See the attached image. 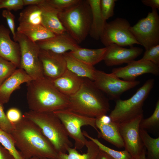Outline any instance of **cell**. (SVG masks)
Returning a JSON list of instances; mask_svg holds the SVG:
<instances>
[{
  "instance_id": "9",
  "label": "cell",
  "mask_w": 159,
  "mask_h": 159,
  "mask_svg": "<svg viewBox=\"0 0 159 159\" xmlns=\"http://www.w3.org/2000/svg\"><path fill=\"white\" fill-rule=\"evenodd\" d=\"M130 27L127 20L117 17L106 23L100 39L105 47L113 44L123 47L139 44L130 32Z\"/></svg>"
},
{
  "instance_id": "5",
  "label": "cell",
  "mask_w": 159,
  "mask_h": 159,
  "mask_svg": "<svg viewBox=\"0 0 159 159\" xmlns=\"http://www.w3.org/2000/svg\"><path fill=\"white\" fill-rule=\"evenodd\" d=\"M58 17L66 32L78 44L89 34L92 15L87 0H80L75 5L59 12Z\"/></svg>"
},
{
  "instance_id": "12",
  "label": "cell",
  "mask_w": 159,
  "mask_h": 159,
  "mask_svg": "<svg viewBox=\"0 0 159 159\" xmlns=\"http://www.w3.org/2000/svg\"><path fill=\"white\" fill-rule=\"evenodd\" d=\"M143 115L118 124L125 150L132 157L139 155L144 148L140 134V124Z\"/></svg>"
},
{
  "instance_id": "40",
  "label": "cell",
  "mask_w": 159,
  "mask_h": 159,
  "mask_svg": "<svg viewBox=\"0 0 159 159\" xmlns=\"http://www.w3.org/2000/svg\"><path fill=\"white\" fill-rule=\"evenodd\" d=\"M0 159H14L9 152L0 144Z\"/></svg>"
},
{
  "instance_id": "36",
  "label": "cell",
  "mask_w": 159,
  "mask_h": 159,
  "mask_svg": "<svg viewBox=\"0 0 159 159\" xmlns=\"http://www.w3.org/2000/svg\"><path fill=\"white\" fill-rule=\"evenodd\" d=\"M24 6L23 0H0V9L4 8L11 11H16Z\"/></svg>"
},
{
  "instance_id": "32",
  "label": "cell",
  "mask_w": 159,
  "mask_h": 159,
  "mask_svg": "<svg viewBox=\"0 0 159 159\" xmlns=\"http://www.w3.org/2000/svg\"><path fill=\"white\" fill-rule=\"evenodd\" d=\"M12 62L0 57V86L17 69Z\"/></svg>"
},
{
  "instance_id": "4",
  "label": "cell",
  "mask_w": 159,
  "mask_h": 159,
  "mask_svg": "<svg viewBox=\"0 0 159 159\" xmlns=\"http://www.w3.org/2000/svg\"><path fill=\"white\" fill-rule=\"evenodd\" d=\"M23 116L33 122L57 153H66L73 144L61 121L53 112H37L30 110Z\"/></svg>"
},
{
  "instance_id": "18",
  "label": "cell",
  "mask_w": 159,
  "mask_h": 159,
  "mask_svg": "<svg viewBox=\"0 0 159 159\" xmlns=\"http://www.w3.org/2000/svg\"><path fill=\"white\" fill-rule=\"evenodd\" d=\"M32 80L23 69H17L0 86V103L3 105L7 103L14 91L19 88L23 83H27Z\"/></svg>"
},
{
  "instance_id": "16",
  "label": "cell",
  "mask_w": 159,
  "mask_h": 159,
  "mask_svg": "<svg viewBox=\"0 0 159 159\" xmlns=\"http://www.w3.org/2000/svg\"><path fill=\"white\" fill-rule=\"evenodd\" d=\"M36 42L40 49L62 54L80 47L67 32Z\"/></svg>"
},
{
  "instance_id": "30",
  "label": "cell",
  "mask_w": 159,
  "mask_h": 159,
  "mask_svg": "<svg viewBox=\"0 0 159 159\" xmlns=\"http://www.w3.org/2000/svg\"><path fill=\"white\" fill-rule=\"evenodd\" d=\"M0 144L12 155L14 159H24L21 152L15 146L10 134L0 128Z\"/></svg>"
},
{
  "instance_id": "7",
  "label": "cell",
  "mask_w": 159,
  "mask_h": 159,
  "mask_svg": "<svg viewBox=\"0 0 159 159\" xmlns=\"http://www.w3.org/2000/svg\"><path fill=\"white\" fill-rule=\"evenodd\" d=\"M63 125L69 137L74 141V148L82 149L87 141L81 130L82 127L89 125L97 132L96 126V118L85 116L66 109L53 112Z\"/></svg>"
},
{
  "instance_id": "6",
  "label": "cell",
  "mask_w": 159,
  "mask_h": 159,
  "mask_svg": "<svg viewBox=\"0 0 159 159\" xmlns=\"http://www.w3.org/2000/svg\"><path fill=\"white\" fill-rule=\"evenodd\" d=\"M154 80H147L131 97L126 100H116L114 109L109 116L111 120L117 124L143 115L144 102L153 87Z\"/></svg>"
},
{
  "instance_id": "44",
  "label": "cell",
  "mask_w": 159,
  "mask_h": 159,
  "mask_svg": "<svg viewBox=\"0 0 159 159\" xmlns=\"http://www.w3.org/2000/svg\"><path fill=\"white\" fill-rule=\"evenodd\" d=\"M146 149L145 147L141 153L135 157H132L130 159H146Z\"/></svg>"
},
{
  "instance_id": "3",
  "label": "cell",
  "mask_w": 159,
  "mask_h": 159,
  "mask_svg": "<svg viewBox=\"0 0 159 159\" xmlns=\"http://www.w3.org/2000/svg\"><path fill=\"white\" fill-rule=\"evenodd\" d=\"M102 92L93 81L85 78L79 90L69 97V105L67 109L95 118L107 115L110 110V104Z\"/></svg>"
},
{
  "instance_id": "26",
  "label": "cell",
  "mask_w": 159,
  "mask_h": 159,
  "mask_svg": "<svg viewBox=\"0 0 159 159\" xmlns=\"http://www.w3.org/2000/svg\"><path fill=\"white\" fill-rule=\"evenodd\" d=\"M85 146L87 151L85 153L81 154L75 148H68L66 153H59L57 154V159H95L99 148L97 145L92 141H87Z\"/></svg>"
},
{
  "instance_id": "20",
  "label": "cell",
  "mask_w": 159,
  "mask_h": 159,
  "mask_svg": "<svg viewBox=\"0 0 159 159\" xmlns=\"http://www.w3.org/2000/svg\"><path fill=\"white\" fill-rule=\"evenodd\" d=\"M96 126L99 129L98 136L118 148L124 147V144L119 130L118 124L111 120L103 122L96 118Z\"/></svg>"
},
{
  "instance_id": "31",
  "label": "cell",
  "mask_w": 159,
  "mask_h": 159,
  "mask_svg": "<svg viewBox=\"0 0 159 159\" xmlns=\"http://www.w3.org/2000/svg\"><path fill=\"white\" fill-rule=\"evenodd\" d=\"M159 125V100L157 101L154 111L148 118L141 120L140 128L145 130L155 128Z\"/></svg>"
},
{
  "instance_id": "8",
  "label": "cell",
  "mask_w": 159,
  "mask_h": 159,
  "mask_svg": "<svg viewBox=\"0 0 159 159\" xmlns=\"http://www.w3.org/2000/svg\"><path fill=\"white\" fill-rule=\"evenodd\" d=\"M13 39L18 43L20 48V68L23 69L33 80L44 77L39 58L40 49L36 42L16 32Z\"/></svg>"
},
{
  "instance_id": "24",
  "label": "cell",
  "mask_w": 159,
  "mask_h": 159,
  "mask_svg": "<svg viewBox=\"0 0 159 159\" xmlns=\"http://www.w3.org/2000/svg\"><path fill=\"white\" fill-rule=\"evenodd\" d=\"M90 7L92 19L89 34L93 39L98 40L106 23L100 9V0H87Z\"/></svg>"
},
{
  "instance_id": "23",
  "label": "cell",
  "mask_w": 159,
  "mask_h": 159,
  "mask_svg": "<svg viewBox=\"0 0 159 159\" xmlns=\"http://www.w3.org/2000/svg\"><path fill=\"white\" fill-rule=\"evenodd\" d=\"M66 62L67 69L77 75L93 81L96 69L94 66L86 64L78 60L68 52L63 54Z\"/></svg>"
},
{
  "instance_id": "46",
  "label": "cell",
  "mask_w": 159,
  "mask_h": 159,
  "mask_svg": "<svg viewBox=\"0 0 159 159\" xmlns=\"http://www.w3.org/2000/svg\"></svg>"
},
{
  "instance_id": "21",
  "label": "cell",
  "mask_w": 159,
  "mask_h": 159,
  "mask_svg": "<svg viewBox=\"0 0 159 159\" xmlns=\"http://www.w3.org/2000/svg\"><path fill=\"white\" fill-rule=\"evenodd\" d=\"M39 6L42 11V25L55 35L66 32L59 18L58 10L47 3L46 0Z\"/></svg>"
},
{
  "instance_id": "28",
  "label": "cell",
  "mask_w": 159,
  "mask_h": 159,
  "mask_svg": "<svg viewBox=\"0 0 159 159\" xmlns=\"http://www.w3.org/2000/svg\"><path fill=\"white\" fill-rule=\"evenodd\" d=\"M18 21L19 23L42 25V11L39 5L28 6L20 13Z\"/></svg>"
},
{
  "instance_id": "25",
  "label": "cell",
  "mask_w": 159,
  "mask_h": 159,
  "mask_svg": "<svg viewBox=\"0 0 159 159\" xmlns=\"http://www.w3.org/2000/svg\"><path fill=\"white\" fill-rule=\"evenodd\" d=\"M16 32L24 35L35 42L47 39L55 35L42 25L24 23H19Z\"/></svg>"
},
{
  "instance_id": "33",
  "label": "cell",
  "mask_w": 159,
  "mask_h": 159,
  "mask_svg": "<svg viewBox=\"0 0 159 159\" xmlns=\"http://www.w3.org/2000/svg\"><path fill=\"white\" fill-rule=\"evenodd\" d=\"M80 1V0H46V2L60 12L75 5Z\"/></svg>"
},
{
  "instance_id": "19",
  "label": "cell",
  "mask_w": 159,
  "mask_h": 159,
  "mask_svg": "<svg viewBox=\"0 0 159 159\" xmlns=\"http://www.w3.org/2000/svg\"><path fill=\"white\" fill-rule=\"evenodd\" d=\"M84 79L77 76L67 69L58 77L49 80L59 91L69 97L75 94L79 90Z\"/></svg>"
},
{
  "instance_id": "13",
  "label": "cell",
  "mask_w": 159,
  "mask_h": 159,
  "mask_svg": "<svg viewBox=\"0 0 159 159\" xmlns=\"http://www.w3.org/2000/svg\"><path fill=\"white\" fill-rule=\"evenodd\" d=\"M124 67L115 68L111 73L116 77L128 81H133L137 77L146 73L155 75L159 74V66L152 62L141 59L133 60Z\"/></svg>"
},
{
  "instance_id": "10",
  "label": "cell",
  "mask_w": 159,
  "mask_h": 159,
  "mask_svg": "<svg viewBox=\"0 0 159 159\" xmlns=\"http://www.w3.org/2000/svg\"><path fill=\"white\" fill-rule=\"evenodd\" d=\"M130 31L145 50L159 44V16L157 9H152L146 17L131 26Z\"/></svg>"
},
{
  "instance_id": "11",
  "label": "cell",
  "mask_w": 159,
  "mask_h": 159,
  "mask_svg": "<svg viewBox=\"0 0 159 159\" xmlns=\"http://www.w3.org/2000/svg\"><path fill=\"white\" fill-rule=\"evenodd\" d=\"M95 86L112 99L116 100L125 92L139 84V81H128L121 80L111 73L96 69L93 81Z\"/></svg>"
},
{
  "instance_id": "37",
  "label": "cell",
  "mask_w": 159,
  "mask_h": 159,
  "mask_svg": "<svg viewBox=\"0 0 159 159\" xmlns=\"http://www.w3.org/2000/svg\"><path fill=\"white\" fill-rule=\"evenodd\" d=\"M0 128L9 133L10 134L14 128V124L7 119L5 114L3 105L0 103Z\"/></svg>"
},
{
  "instance_id": "43",
  "label": "cell",
  "mask_w": 159,
  "mask_h": 159,
  "mask_svg": "<svg viewBox=\"0 0 159 159\" xmlns=\"http://www.w3.org/2000/svg\"><path fill=\"white\" fill-rule=\"evenodd\" d=\"M44 1V0H23L24 6L39 5Z\"/></svg>"
},
{
  "instance_id": "41",
  "label": "cell",
  "mask_w": 159,
  "mask_h": 159,
  "mask_svg": "<svg viewBox=\"0 0 159 159\" xmlns=\"http://www.w3.org/2000/svg\"><path fill=\"white\" fill-rule=\"evenodd\" d=\"M141 1L143 4L151 7L152 9H159V0H142Z\"/></svg>"
},
{
  "instance_id": "17",
  "label": "cell",
  "mask_w": 159,
  "mask_h": 159,
  "mask_svg": "<svg viewBox=\"0 0 159 159\" xmlns=\"http://www.w3.org/2000/svg\"><path fill=\"white\" fill-rule=\"evenodd\" d=\"M11 32L3 24L0 25V57L14 64L20 68L21 52L19 44L11 39Z\"/></svg>"
},
{
  "instance_id": "45",
  "label": "cell",
  "mask_w": 159,
  "mask_h": 159,
  "mask_svg": "<svg viewBox=\"0 0 159 159\" xmlns=\"http://www.w3.org/2000/svg\"><path fill=\"white\" fill-rule=\"evenodd\" d=\"M29 159H49V158H32Z\"/></svg>"
},
{
  "instance_id": "22",
  "label": "cell",
  "mask_w": 159,
  "mask_h": 159,
  "mask_svg": "<svg viewBox=\"0 0 159 159\" xmlns=\"http://www.w3.org/2000/svg\"><path fill=\"white\" fill-rule=\"evenodd\" d=\"M107 49V47L97 49L80 47L68 52L78 60L86 64L94 66L103 60Z\"/></svg>"
},
{
  "instance_id": "1",
  "label": "cell",
  "mask_w": 159,
  "mask_h": 159,
  "mask_svg": "<svg viewBox=\"0 0 159 159\" xmlns=\"http://www.w3.org/2000/svg\"><path fill=\"white\" fill-rule=\"evenodd\" d=\"M10 134L24 159H57V153L40 128L23 116L19 122L14 124Z\"/></svg>"
},
{
  "instance_id": "14",
  "label": "cell",
  "mask_w": 159,
  "mask_h": 159,
  "mask_svg": "<svg viewBox=\"0 0 159 159\" xmlns=\"http://www.w3.org/2000/svg\"><path fill=\"white\" fill-rule=\"evenodd\" d=\"M39 58L44 76L50 80L58 77L67 69L63 54L40 49Z\"/></svg>"
},
{
  "instance_id": "2",
  "label": "cell",
  "mask_w": 159,
  "mask_h": 159,
  "mask_svg": "<svg viewBox=\"0 0 159 159\" xmlns=\"http://www.w3.org/2000/svg\"><path fill=\"white\" fill-rule=\"evenodd\" d=\"M26 83V100L30 110L54 112L69 107V97L59 91L47 78L44 76Z\"/></svg>"
},
{
  "instance_id": "39",
  "label": "cell",
  "mask_w": 159,
  "mask_h": 159,
  "mask_svg": "<svg viewBox=\"0 0 159 159\" xmlns=\"http://www.w3.org/2000/svg\"><path fill=\"white\" fill-rule=\"evenodd\" d=\"M6 115L9 120L13 124L19 122L23 116L21 111L15 107H12L9 109Z\"/></svg>"
},
{
  "instance_id": "38",
  "label": "cell",
  "mask_w": 159,
  "mask_h": 159,
  "mask_svg": "<svg viewBox=\"0 0 159 159\" xmlns=\"http://www.w3.org/2000/svg\"><path fill=\"white\" fill-rule=\"evenodd\" d=\"M2 16L6 19L9 30L12 33L13 38L15 35V16L11 11L5 9L2 12Z\"/></svg>"
},
{
  "instance_id": "15",
  "label": "cell",
  "mask_w": 159,
  "mask_h": 159,
  "mask_svg": "<svg viewBox=\"0 0 159 159\" xmlns=\"http://www.w3.org/2000/svg\"><path fill=\"white\" fill-rule=\"evenodd\" d=\"M143 51L139 47L132 46L126 48L113 44L107 47L103 60L108 66L127 64L140 55Z\"/></svg>"
},
{
  "instance_id": "27",
  "label": "cell",
  "mask_w": 159,
  "mask_h": 159,
  "mask_svg": "<svg viewBox=\"0 0 159 159\" xmlns=\"http://www.w3.org/2000/svg\"><path fill=\"white\" fill-rule=\"evenodd\" d=\"M142 141L147 151L146 159H159V137H151L146 130L140 128Z\"/></svg>"
},
{
  "instance_id": "35",
  "label": "cell",
  "mask_w": 159,
  "mask_h": 159,
  "mask_svg": "<svg viewBox=\"0 0 159 159\" xmlns=\"http://www.w3.org/2000/svg\"><path fill=\"white\" fill-rule=\"evenodd\" d=\"M141 59L150 61L159 66V44L145 50Z\"/></svg>"
},
{
  "instance_id": "29",
  "label": "cell",
  "mask_w": 159,
  "mask_h": 159,
  "mask_svg": "<svg viewBox=\"0 0 159 159\" xmlns=\"http://www.w3.org/2000/svg\"><path fill=\"white\" fill-rule=\"evenodd\" d=\"M82 133L85 137L94 142L100 149L107 153L114 159H130L132 157L130 153L125 150L120 151L112 149L103 144L97 139L90 136L86 131H83Z\"/></svg>"
},
{
  "instance_id": "42",
  "label": "cell",
  "mask_w": 159,
  "mask_h": 159,
  "mask_svg": "<svg viewBox=\"0 0 159 159\" xmlns=\"http://www.w3.org/2000/svg\"><path fill=\"white\" fill-rule=\"evenodd\" d=\"M95 159H114L107 153L99 148V151Z\"/></svg>"
},
{
  "instance_id": "34",
  "label": "cell",
  "mask_w": 159,
  "mask_h": 159,
  "mask_svg": "<svg viewBox=\"0 0 159 159\" xmlns=\"http://www.w3.org/2000/svg\"><path fill=\"white\" fill-rule=\"evenodd\" d=\"M116 0H100V9L104 19L106 21L114 15Z\"/></svg>"
}]
</instances>
